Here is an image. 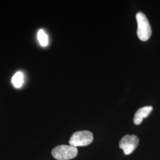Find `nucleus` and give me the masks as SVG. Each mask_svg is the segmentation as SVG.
Segmentation results:
<instances>
[{
	"label": "nucleus",
	"instance_id": "f257e3e1",
	"mask_svg": "<svg viewBox=\"0 0 160 160\" xmlns=\"http://www.w3.org/2000/svg\"><path fill=\"white\" fill-rule=\"evenodd\" d=\"M137 21V35L139 39L142 41H147L150 38L152 30L148 20L142 12H138L136 14Z\"/></svg>",
	"mask_w": 160,
	"mask_h": 160
},
{
	"label": "nucleus",
	"instance_id": "f03ea898",
	"mask_svg": "<svg viewBox=\"0 0 160 160\" xmlns=\"http://www.w3.org/2000/svg\"><path fill=\"white\" fill-rule=\"evenodd\" d=\"M78 154L77 147L71 145H61L52 149V155L57 160H69L74 158Z\"/></svg>",
	"mask_w": 160,
	"mask_h": 160
},
{
	"label": "nucleus",
	"instance_id": "7ed1b4c3",
	"mask_svg": "<svg viewBox=\"0 0 160 160\" xmlns=\"http://www.w3.org/2000/svg\"><path fill=\"white\" fill-rule=\"evenodd\" d=\"M93 140V135L91 132L82 131L75 132L70 138L69 143L75 147H83L90 145Z\"/></svg>",
	"mask_w": 160,
	"mask_h": 160
},
{
	"label": "nucleus",
	"instance_id": "20e7f679",
	"mask_svg": "<svg viewBox=\"0 0 160 160\" xmlns=\"http://www.w3.org/2000/svg\"><path fill=\"white\" fill-rule=\"evenodd\" d=\"M139 142V138L134 135H126L120 139L119 147L122 149L125 154L129 155L137 148Z\"/></svg>",
	"mask_w": 160,
	"mask_h": 160
},
{
	"label": "nucleus",
	"instance_id": "39448f33",
	"mask_svg": "<svg viewBox=\"0 0 160 160\" xmlns=\"http://www.w3.org/2000/svg\"><path fill=\"white\" fill-rule=\"evenodd\" d=\"M153 108L152 106H145L138 109L135 114V117L133 119V122L135 125H140L144 118L148 117L149 114L151 113Z\"/></svg>",
	"mask_w": 160,
	"mask_h": 160
},
{
	"label": "nucleus",
	"instance_id": "423d86ee",
	"mask_svg": "<svg viewBox=\"0 0 160 160\" xmlns=\"http://www.w3.org/2000/svg\"><path fill=\"white\" fill-rule=\"evenodd\" d=\"M23 74L20 71L16 72L12 78V83L16 88H20L23 83Z\"/></svg>",
	"mask_w": 160,
	"mask_h": 160
},
{
	"label": "nucleus",
	"instance_id": "0eeeda50",
	"mask_svg": "<svg viewBox=\"0 0 160 160\" xmlns=\"http://www.w3.org/2000/svg\"><path fill=\"white\" fill-rule=\"evenodd\" d=\"M38 39L40 45L45 47L48 44V37L43 30L40 29L38 33Z\"/></svg>",
	"mask_w": 160,
	"mask_h": 160
}]
</instances>
